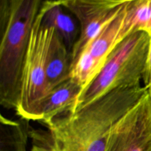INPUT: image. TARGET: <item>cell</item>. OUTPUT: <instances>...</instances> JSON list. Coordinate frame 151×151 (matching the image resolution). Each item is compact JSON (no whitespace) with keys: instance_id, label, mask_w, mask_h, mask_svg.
Returning a JSON list of instances; mask_svg holds the SVG:
<instances>
[{"instance_id":"cell-8","label":"cell","mask_w":151,"mask_h":151,"mask_svg":"<svg viewBox=\"0 0 151 151\" xmlns=\"http://www.w3.org/2000/svg\"><path fill=\"white\" fill-rule=\"evenodd\" d=\"M83 88L71 78L52 89L40 101L34 111L33 121L47 124L57 116L73 112Z\"/></svg>"},{"instance_id":"cell-16","label":"cell","mask_w":151,"mask_h":151,"mask_svg":"<svg viewBox=\"0 0 151 151\" xmlns=\"http://www.w3.org/2000/svg\"><path fill=\"white\" fill-rule=\"evenodd\" d=\"M148 89H149V93H150V97H151V87H150V88H149Z\"/></svg>"},{"instance_id":"cell-14","label":"cell","mask_w":151,"mask_h":151,"mask_svg":"<svg viewBox=\"0 0 151 151\" xmlns=\"http://www.w3.org/2000/svg\"><path fill=\"white\" fill-rule=\"evenodd\" d=\"M143 86L147 87V88L151 87V39L150 44V50H149L148 60H147V69L145 74L144 79H143Z\"/></svg>"},{"instance_id":"cell-6","label":"cell","mask_w":151,"mask_h":151,"mask_svg":"<svg viewBox=\"0 0 151 151\" xmlns=\"http://www.w3.org/2000/svg\"><path fill=\"white\" fill-rule=\"evenodd\" d=\"M125 7L87 44L72 63L70 78L83 90L100 72L110 53L118 44V36L123 22Z\"/></svg>"},{"instance_id":"cell-12","label":"cell","mask_w":151,"mask_h":151,"mask_svg":"<svg viewBox=\"0 0 151 151\" xmlns=\"http://www.w3.org/2000/svg\"><path fill=\"white\" fill-rule=\"evenodd\" d=\"M27 120L13 121L1 116L0 151H27L29 126Z\"/></svg>"},{"instance_id":"cell-9","label":"cell","mask_w":151,"mask_h":151,"mask_svg":"<svg viewBox=\"0 0 151 151\" xmlns=\"http://www.w3.org/2000/svg\"><path fill=\"white\" fill-rule=\"evenodd\" d=\"M43 24L51 27L72 50L80 35V26L73 14L59 0H45L39 11Z\"/></svg>"},{"instance_id":"cell-1","label":"cell","mask_w":151,"mask_h":151,"mask_svg":"<svg viewBox=\"0 0 151 151\" xmlns=\"http://www.w3.org/2000/svg\"><path fill=\"white\" fill-rule=\"evenodd\" d=\"M148 92L142 85L116 88L46 125L65 151H105L116 124Z\"/></svg>"},{"instance_id":"cell-7","label":"cell","mask_w":151,"mask_h":151,"mask_svg":"<svg viewBox=\"0 0 151 151\" xmlns=\"http://www.w3.org/2000/svg\"><path fill=\"white\" fill-rule=\"evenodd\" d=\"M105 151H151L150 93L116 124Z\"/></svg>"},{"instance_id":"cell-10","label":"cell","mask_w":151,"mask_h":151,"mask_svg":"<svg viewBox=\"0 0 151 151\" xmlns=\"http://www.w3.org/2000/svg\"><path fill=\"white\" fill-rule=\"evenodd\" d=\"M72 58L61 37L55 31L47 65V84L48 93L70 78Z\"/></svg>"},{"instance_id":"cell-4","label":"cell","mask_w":151,"mask_h":151,"mask_svg":"<svg viewBox=\"0 0 151 151\" xmlns=\"http://www.w3.org/2000/svg\"><path fill=\"white\" fill-rule=\"evenodd\" d=\"M55 29L41 22L38 13L25 55L21 79L20 96L16 112L22 119L33 121L34 111L48 94L47 65Z\"/></svg>"},{"instance_id":"cell-3","label":"cell","mask_w":151,"mask_h":151,"mask_svg":"<svg viewBox=\"0 0 151 151\" xmlns=\"http://www.w3.org/2000/svg\"><path fill=\"white\" fill-rule=\"evenodd\" d=\"M150 44V36L144 32H134L119 42L100 72L81 93L71 113L116 88L141 86L147 69Z\"/></svg>"},{"instance_id":"cell-15","label":"cell","mask_w":151,"mask_h":151,"mask_svg":"<svg viewBox=\"0 0 151 151\" xmlns=\"http://www.w3.org/2000/svg\"><path fill=\"white\" fill-rule=\"evenodd\" d=\"M109 1H128V0H109Z\"/></svg>"},{"instance_id":"cell-5","label":"cell","mask_w":151,"mask_h":151,"mask_svg":"<svg viewBox=\"0 0 151 151\" xmlns=\"http://www.w3.org/2000/svg\"><path fill=\"white\" fill-rule=\"evenodd\" d=\"M75 16L80 35L71 50L72 66L87 44L123 10L128 1L59 0Z\"/></svg>"},{"instance_id":"cell-2","label":"cell","mask_w":151,"mask_h":151,"mask_svg":"<svg viewBox=\"0 0 151 151\" xmlns=\"http://www.w3.org/2000/svg\"><path fill=\"white\" fill-rule=\"evenodd\" d=\"M43 0H13L5 23L0 27V103L17 108L25 55Z\"/></svg>"},{"instance_id":"cell-11","label":"cell","mask_w":151,"mask_h":151,"mask_svg":"<svg viewBox=\"0 0 151 151\" xmlns=\"http://www.w3.org/2000/svg\"><path fill=\"white\" fill-rule=\"evenodd\" d=\"M136 32H144L151 39V0H128L118 44Z\"/></svg>"},{"instance_id":"cell-13","label":"cell","mask_w":151,"mask_h":151,"mask_svg":"<svg viewBox=\"0 0 151 151\" xmlns=\"http://www.w3.org/2000/svg\"><path fill=\"white\" fill-rule=\"evenodd\" d=\"M29 137L32 142L31 151H65L48 129L35 130L29 127Z\"/></svg>"}]
</instances>
